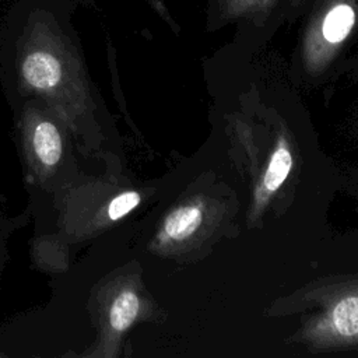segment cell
Instances as JSON below:
<instances>
[{
  "label": "cell",
  "instance_id": "2",
  "mask_svg": "<svg viewBox=\"0 0 358 358\" xmlns=\"http://www.w3.org/2000/svg\"><path fill=\"white\" fill-rule=\"evenodd\" d=\"M317 330L333 340H358V295L350 294L337 299L319 322Z\"/></svg>",
  "mask_w": 358,
  "mask_h": 358
},
{
  "label": "cell",
  "instance_id": "1",
  "mask_svg": "<svg viewBox=\"0 0 358 358\" xmlns=\"http://www.w3.org/2000/svg\"><path fill=\"white\" fill-rule=\"evenodd\" d=\"M21 73L31 87L50 90L60 83L63 64L53 50L43 46H34L22 59Z\"/></svg>",
  "mask_w": 358,
  "mask_h": 358
},
{
  "label": "cell",
  "instance_id": "5",
  "mask_svg": "<svg viewBox=\"0 0 358 358\" xmlns=\"http://www.w3.org/2000/svg\"><path fill=\"white\" fill-rule=\"evenodd\" d=\"M34 148L38 158L48 166L55 165L62 154V140L50 122H41L34 131Z\"/></svg>",
  "mask_w": 358,
  "mask_h": 358
},
{
  "label": "cell",
  "instance_id": "6",
  "mask_svg": "<svg viewBox=\"0 0 358 358\" xmlns=\"http://www.w3.org/2000/svg\"><path fill=\"white\" fill-rule=\"evenodd\" d=\"M355 21L354 10L347 4H338L334 8H331L322 27V32L326 41L331 43L341 42L348 32L351 31Z\"/></svg>",
  "mask_w": 358,
  "mask_h": 358
},
{
  "label": "cell",
  "instance_id": "7",
  "mask_svg": "<svg viewBox=\"0 0 358 358\" xmlns=\"http://www.w3.org/2000/svg\"><path fill=\"white\" fill-rule=\"evenodd\" d=\"M140 309V299L136 292L122 291L113 301L109 312L110 326L116 331H124L137 317Z\"/></svg>",
  "mask_w": 358,
  "mask_h": 358
},
{
  "label": "cell",
  "instance_id": "3",
  "mask_svg": "<svg viewBox=\"0 0 358 358\" xmlns=\"http://www.w3.org/2000/svg\"><path fill=\"white\" fill-rule=\"evenodd\" d=\"M291 168H292V154L288 147V141L285 137H280L277 140L274 151L270 155L262 182L255 192L256 206H262L264 201H267V199L273 193H275L281 187V185L285 182L287 176L289 175Z\"/></svg>",
  "mask_w": 358,
  "mask_h": 358
},
{
  "label": "cell",
  "instance_id": "4",
  "mask_svg": "<svg viewBox=\"0 0 358 358\" xmlns=\"http://www.w3.org/2000/svg\"><path fill=\"white\" fill-rule=\"evenodd\" d=\"M203 222V208L199 203H187L175 208L164 221L162 242H180L190 238Z\"/></svg>",
  "mask_w": 358,
  "mask_h": 358
},
{
  "label": "cell",
  "instance_id": "8",
  "mask_svg": "<svg viewBox=\"0 0 358 358\" xmlns=\"http://www.w3.org/2000/svg\"><path fill=\"white\" fill-rule=\"evenodd\" d=\"M138 203H140V194L137 192L122 193L110 201L108 207V215L110 220H119L123 215H126L129 211H131Z\"/></svg>",
  "mask_w": 358,
  "mask_h": 358
}]
</instances>
